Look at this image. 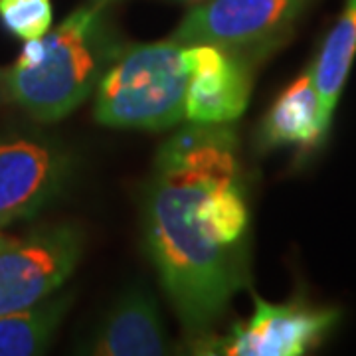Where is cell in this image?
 Segmentation results:
<instances>
[{"instance_id":"cell-1","label":"cell","mask_w":356,"mask_h":356,"mask_svg":"<svg viewBox=\"0 0 356 356\" xmlns=\"http://www.w3.org/2000/svg\"><path fill=\"white\" fill-rule=\"evenodd\" d=\"M250 206L229 127L191 123L154 156L143 236L168 303L192 341L212 334L248 285Z\"/></svg>"},{"instance_id":"cell-2","label":"cell","mask_w":356,"mask_h":356,"mask_svg":"<svg viewBox=\"0 0 356 356\" xmlns=\"http://www.w3.org/2000/svg\"><path fill=\"white\" fill-rule=\"evenodd\" d=\"M123 44L105 4H83L42 38L26 42L4 72L2 91L34 121H62L93 95Z\"/></svg>"},{"instance_id":"cell-3","label":"cell","mask_w":356,"mask_h":356,"mask_svg":"<svg viewBox=\"0 0 356 356\" xmlns=\"http://www.w3.org/2000/svg\"><path fill=\"white\" fill-rule=\"evenodd\" d=\"M188 70L175 40L123 44L93 91L99 125L166 131L184 119Z\"/></svg>"},{"instance_id":"cell-4","label":"cell","mask_w":356,"mask_h":356,"mask_svg":"<svg viewBox=\"0 0 356 356\" xmlns=\"http://www.w3.org/2000/svg\"><path fill=\"white\" fill-rule=\"evenodd\" d=\"M313 0H202L175 28L178 44H210L254 65L293 32Z\"/></svg>"},{"instance_id":"cell-5","label":"cell","mask_w":356,"mask_h":356,"mask_svg":"<svg viewBox=\"0 0 356 356\" xmlns=\"http://www.w3.org/2000/svg\"><path fill=\"white\" fill-rule=\"evenodd\" d=\"M76 159L48 133L0 129V228L38 216L74 178Z\"/></svg>"},{"instance_id":"cell-6","label":"cell","mask_w":356,"mask_h":356,"mask_svg":"<svg viewBox=\"0 0 356 356\" xmlns=\"http://www.w3.org/2000/svg\"><path fill=\"white\" fill-rule=\"evenodd\" d=\"M86 248L79 226L62 222L20 238L0 236V315L58 293L76 271Z\"/></svg>"},{"instance_id":"cell-7","label":"cell","mask_w":356,"mask_h":356,"mask_svg":"<svg viewBox=\"0 0 356 356\" xmlns=\"http://www.w3.org/2000/svg\"><path fill=\"white\" fill-rule=\"evenodd\" d=\"M341 321L334 307L307 301L269 303L254 295V313L228 334L204 337L192 344L198 355L216 356H301L329 339Z\"/></svg>"},{"instance_id":"cell-8","label":"cell","mask_w":356,"mask_h":356,"mask_svg":"<svg viewBox=\"0 0 356 356\" xmlns=\"http://www.w3.org/2000/svg\"><path fill=\"white\" fill-rule=\"evenodd\" d=\"M188 70L184 119L191 123H232L248 107L252 93V64L210 44H182Z\"/></svg>"},{"instance_id":"cell-9","label":"cell","mask_w":356,"mask_h":356,"mask_svg":"<svg viewBox=\"0 0 356 356\" xmlns=\"http://www.w3.org/2000/svg\"><path fill=\"white\" fill-rule=\"evenodd\" d=\"M81 353L95 356H161L172 343L159 305L145 289H129L105 313Z\"/></svg>"},{"instance_id":"cell-10","label":"cell","mask_w":356,"mask_h":356,"mask_svg":"<svg viewBox=\"0 0 356 356\" xmlns=\"http://www.w3.org/2000/svg\"><path fill=\"white\" fill-rule=\"evenodd\" d=\"M331 127L325 123L311 64L271 103L259 125V147H293L313 151L323 145Z\"/></svg>"},{"instance_id":"cell-11","label":"cell","mask_w":356,"mask_h":356,"mask_svg":"<svg viewBox=\"0 0 356 356\" xmlns=\"http://www.w3.org/2000/svg\"><path fill=\"white\" fill-rule=\"evenodd\" d=\"M356 58V0H346L341 16L311 62L325 123L331 127L339 99Z\"/></svg>"},{"instance_id":"cell-12","label":"cell","mask_w":356,"mask_h":356,"mask_svg":"<svg viewBox=\"0 0 356 356\" xmlns=\"http://www.w3.org/2000/svg\"><path fill=\"white\" fill-rule=\"evenodd\" d=\"M74 301L70 291L54 293L34 305L0 315V356L46 353Z\"/></svg>"},{"instance_id":"cell-13","label":"cell","mask_w":356,"mask_h":356,"mask_svg":"<svg viewBox=\"0 0 356 356\" xmlns=\"http://www.w3.org/2000/svg\"><path fill=\"white\" fill-rule=\"evenodd\" d=\"M51 20V0H0V22L22 42L42 38Z\"/></svg>"},{"instance_id":"cell-14","label":"cell","mask_w":356,"mask_h":356,"mask_svg":"<svg viewBox=\"0 0 356 356\" xmlns=\"http://www.w3.org/2000/svg\"><path fill=\"white\" fill-rule=\"evenodd\" d=\"M168 2H178V4H196V2H202V0H168Z\"/></svg>"},{"instance_id":"cell-15","label":"cell","mask_w":356,"mask_h":356,"mask_svg":"<svg viewBox=\"0 0 356 356\" xmlns=\"http://www.w3.org/2000/svg\"><path fill=\"white\" fill-rule=\"evenodd\" d=\"M2 81H4V72L0 70V91H2Z\"/></svg>"},{"instance_id":"cell-16","label":"cell","mask_w":356,"mask_h":356,"mask_svg":"<svg viewBox=\"0 0 356 356\" xmlns=\"http://www.w3.org/2000/svg\"><path fill=\"white\" fill-rule=\"evenodd\" d=\"M95 2H102V4H107V2H115V0H95Z\"/></svg>"}]
</instances>
